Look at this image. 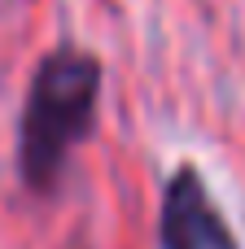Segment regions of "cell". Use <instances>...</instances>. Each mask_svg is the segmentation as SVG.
Here are the masks:
<instances>
[{"label": "cell", "instance_id": "cell-2", "mask_svg": "<svg viewBox=\"0 0 245 249\" xmlns=\"http://www.w3.org/2000/svg\"><path fill=\"white\" fill-rule=\"evenodd\" d=\"M158 236H162V249H237L232 228L224 223L219 206L210 201V193L193 166H180L167 179Z\"/></svg>", "mask_w": 245, "mask_h": 249}, {"label": "cell", "instance_id": "cell-1", "mask_svg": "<svg viewBox=\"0 0 245 249\" xmlns=\"http://www.w3.org/2000/svg\"><path fill=\"white\" fill-rule=\"evenodd\" d=\"M96 96H101V61L92 53L66 44L35 66L18 131V171L31 193H53L70 149L92 136Z\"/></svg>", "mask_w": 245, "mask_h": 249}]
</instances>
